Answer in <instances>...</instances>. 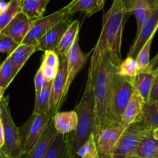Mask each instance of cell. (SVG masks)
I'll return each instance as SVG.
<instances>
[{
    "mask_svg": "<svg viewBox=\"0 0 158 158\" xmlns=\"http://www.w3.org/2000/svg\"><path fill=\"white\" fill-rule=\"evenodd\" d=\"M121 62V59L107 53L97 66L89 68L88 78L92 83L95 100V137L99 132L115 123L111 109L113 75Z\"/></svg>",
    "mask_w": 158,
    "mask_h": 158,
    "instance_id": "cell-1",
    "label": "cell"
},
{
    "mask_svg": "<svg viewBox=\"0 0 158 158\" xmlns=\"http://www.w3.org/2000/svg\"><path fill=\"white\" fill-rule=\"evenodd\" d=\"M127 17L124 0H114L111 7L103 15L102 30L93 51L89 68L97 66L107 53L122 60V35Z\"/></svg>",
    "mask_w": 158,
    "mask_h": 158,
    "instance_id": "cell-2",
    "label": "cell"
},
{
    "mask_svg": "<svg viewBox=\"0 0 158 158\" xmlns=\"http://www.w3.org/2000/svg\"><path fill=\"white\" fill-rule=\"evenodd\" d=\"M77 114V127L73 134L69 135V145L73 157H76L77 151L87 140L88 137L94 134L95 127V100L93 85L87 77L86 87L83 97L75 110Z\"/></svg>",
    "mask_w": 158,
    "mask_h": 158,
    "instance_id": "cell-3",
    "label": "cell"
},
{
    "mask_svg": "<svg viewBox=\"0 0 158 158\" xmlns=\"http://www.w3.org/2000/svg\"><path fill=\"white\" fill-rule=\"evenodd\" d=\"M9 96L3 97L0 102L1 119L4 133V145L2 148L10 158H21L22 148L19 127L12 119L9 108Z\"/></svg>",
    "mask_w": 158,
    "mask_h": 158,
    "instance_id": "cell-4",
    "label": "cell"
},
{
    "mask_svg": "<svg viewBox=\"0 0 158 158\" xmlns=\"http://www.w3.org/2000/svg\"><path fill=\"white\" fill-rule=\"evenodd\" d=\"M134 91V77H121L115 71L113 75L111 97L112 117L115 123H120L123 111Z\"/></svg>",
    "mask_w": 158,
    "mask_h": 158,
    "instance_id": "cell-5",
    "label": "cell"
},
{
    "mask_svg": "<svg viewBox=\"0 0 158 158\" xmlns=\"http://www.w3.org/2000/svg\"><path fill=\"white\" fill-rule=\"evenodd\" d=\"M51 117L47 114H34L19 128L22 154L29 152L36 143L45 128L47 126Z\"/></svg>",
    "mask_w": 158,
    "mask_h": 158,
    "instance_id": "cell-6",
    "label": "cell"
},
{
    "mask_svg": "<svg viewBox=\"0 0 158 158\" xmlns=\"http://www.w3.org/2000/svg\"><path fill=\"white\" fill-rule=\"evenodd\" d=\"M69 17L70 15L69 14V6L67 5L53 13L33 22L31 25L29 32L21 44H37L39 40H41L51 29H52L60 22Z\"/></svg>",
    "mask_w": 158,
    "mask_h": 158,
    "instance_id": "cell-7",
    "label": "cell"
},
{
    "mask_svg": "<svg viewBox=\"0 0 158 158\" xmlns=\"http://www.w3.org/2000/svg\"><path fill=\"white\" fill-rule=\"evenodd\" d=\"M146 130L140 122H136L128 126L120 135L110 154L123 157L135 155L140 140Z\"/></svg>",
    "mask_w": 158,
    "mask_h": 158,
    "instance_id": "cell-8",
    "label": "cell"
},
{
    "mask_svg": "<svg viewBox=\"0 0 158 158\" xmlns=\"http://www.w3.org/2000/svg\"><path fill=\"white\" fill-rule=\"evenodd\" d=\"M91 52L84 53L79 45V38L77 39L66 55V81L63 93V102L66 100L68 91L78 73L87 62Z\"/></svg>",
    "mask_w": 158,
    "mask_h": 158,
    "instance_id": "cell-9",
    "label": "cell"
},
{
    "mask_svg": "<svg viewBox=\"0 0 158 158\" xmlns=\"http://www.w3.org/2000/svg\"><path fill=\"white\" fill-rule=\"evenodd\" d=\"M60 57V66L58 68L56 77L52 82L50 100L47 114L52 118L63 103V93L66 81V56Z\"/></svg>",
    "mask_w": 158,
    "mask_h": 158,
    "instance_id": "cell-10",
    "label": "cell"
},
{
    "mask_svg": "<svg viewBox=\"0 0 158 158\" xmlns=\"http://www.w3.org/2000/svg\"><path fill=\"white\" fill-rule=\"evenodd\" d=\"M125 129L126 127L121 123H114L98 133L95 140L100 157L110 154Z\"/></svg>",
    "mask_w": 158,
    "mask_h": 158,
    "instance_id": "cell-11",
    "label": "cell"
},
{
    "mask_svg": "<svg viewBox=\"0 0 158 158\" xmlns=\"http://www.w3.org/2000/svg\"><path fill=\"white\" fill-rule=\"evenodd\" d=\"M158 29V9L152 10L151 15L138 33L136 35L132 46L127 53V56L136 59L137 54L140 52L145 43L151 37L155 35Z\"/></svg>",
    "mask_w": 158,
    "mask_h": 158,
    "instance_id": "cell-12",
    "label": "cell"
},
{
    "mask_svg": "<svg viewBox=\"0 0 158 158\" xmlns=\"http://www.w3.org/2000/svg\"><path fill=\"white\" fill-rule=\"evenodd\" d=\"M32 23V22L23 12H20L1 31V33L11 37L15 43L20 45L29 32Z\"/></svg>",
    "mask_w": 158,
    "mask_h": 158,
    "instance_id": "cell-13",
    "label": "cell"
},
{
    "mask_svg": "<svg viewBox=\"0 0 158 158\" xmlns=\"http://www.w3.org/2000/svg\"><path fill=\"white\" fill-rule=\"evenodd\" d=\"M72 20L70 18L66 19L51 29L41 40H39L36 46L38 51H55Z\"/></svg>",
    "mask_w": 158,
    "mask_h": 158,
    "instance_id": "cell-14",
    "label": "cell"
},
{
    "mask_svg": "<svg viewBox=\"0 0 158 158\" xmlns=\"http://www.w3.org/2000/svg\"><path fill=\"white\" fill-rule=\"evenodd\" d=\"M56 134L57 132L54 127L53 120L51 118L36 143L29 152L22 154L21 158H43Z\"/></svg>",
    "mask_w": 158,
    "mask_h": 158,
    "instance_id": "cell-15",
    "label": "cell"
},
{
    "mask_svg": "<svg viewBox=\"0 0 158 158\" xmlns=\"http://www.w3.org/2000/svg\"><path fill=\"white\" fill-rule=\"evenodd\" d=\"M144 102L134 89L126 108L121 117V123L125 127H127L132 123L139 122L141 117Z\"/></svg>",
    "mask_w": 158,
    "mask_h": 158,
    "instance_id": "cell-16",
    "label": "cell"
},
{
    "mask_svg": "<svg viewBox=\"0 0 158 158\" xmlns=\"http://www.w3.org/2000/svg\"><path fill=\"white\" fill-rule=\"evenodd\" d=\"M43 158H74L69 145V135L57 133Z\"/></svg>",
    "mask_w": 158,
    "mask_h": 158,
    "instance_id": "cell-17",
    "label": "cell"
},
{
    "mask_svg": "<svg viewBox=\"0 0 158 158\" xmlns=\"http://www.w3.org/2000/svg\"><path fill=\"white\" fill-rule=\"evenodd\" d=\"M52 120L54 127L58 134H68L77 129L78 118L75 110L56 113Z\"/></svg>",
    "mask_w": 158,
    "mask_h": 158,
    "instance_id": "cell-18",
    "label": "cell"
},
{
    "mask_svg": "<svg viewBox=\"0 0 158 158\" xmlns=\"http://www.w3.org/2000/svg\"><path fill=\"white\" fill-rule=\"evenodd\" d=\"M36 51H38L36 44H20L10 55H9L11 62H12V67H13L14 77H16L20 69L26 64L27 60Z\"/></svg>",
    "mask_w": 158,
    "mask_h": 158,
    "instance_id": "cell-19",
    "label": "cell"
},
{
    "mask_svg": "<svg viewBox=\"0 0 158 158\" xmlns=\"http://www.w3.org/2000/svg\"><path fill=\"white\" fill-rule=\"evenodd\" d=\"M80 26V21L74 20L72 21L67 29L65 31L55 50L59 56H66V53L73 46L74 42L77 40V38H79Z\"/></svg>",
    "mask_w": 158,
    "mask_h": 158,
    "instance_id": "cell-20",
    "label": "cell"
},
{
    "mask_svg": "<svg viewBox=\"0 0 158 158\" xmlns=\"http://www.w3.org/2000/svg\"><path fill=\"white\" fill-rule=\"evenodd\" d=\"M135 155L140 158H158V140L153 136V131H144Z\"/></svg>",
    "mask_w": 158,
    "mask_h": 158,
    "instance_id": "cell-21",
    "label": "cell"
},
{
    "mask_svg": "<svg viewBox=\"0 0 158 158\" xmlns=\"http://www.w3.org/2000/svg\"><path fill=\"white\" fill-rule=\"evenodd\" d=\"M154 77V73L148 71L140 72L134 77V89L140 95L144 103H148L149 100Z\"/></svg>",
    "mask_w": 158,
    "mask_h": 158,
    "instance_id": "cell-22",
    "label": "cell"
},
{
    "mask_svg": "<svg viewBox=\"0 0 158 158\" xmlns=\"http://www.w3.org/2000/svg\"><path fill=\"white\" fill-rule=\"evenodd\" d=\"M147 130L154 131L158 128V102L144 103L140 121Z\"/></svg>",
    "mask_w": 158,
    "mask_h": 158,
    "instance_id": "cell-23",
    "label": "cell"
},
{
    "mask_svg": "<svg viewBox=\"0 0 158 158\" xmlns=\"http://www.w3.org/2000/svg\"><path fill=\"white\" fill-rule=\"evenodd\" d=\"M49 2H39L32 0H21L22 12L33 23L43 18Z\"/></svg>",
    "mask_w": 158,
    "mask_h": 158,
    "instance_id": "cell-24",
    "label": "cell"
},
{
    "mask_svg": "<svg viewBox=\"0 0 158 158\" xmlns=\"http://www.w3.org/2000/svg\"><path fill=\"white\" fill-rule=\"evenodd\" d=\"M52 82H48L43 89H41L40 92L35 94V106H34V110L32 114H47V110L49 104V100H50Z\"/></svg>",
    "mask_w": 158,
    "mask_h": 158,
    "instance_id": "cell-25",
    "label": "cell"
},
{
    "mask_svg": "<svg viewBox=\"0 0 158 158\" xmlns=\"http://www.w3.org/2000/svg\"><path fill=\"white\" fill-rule=\"evenodd\" d=\"M68 6L70 16L78 12H85L86 16L97 12V0H72Z\"/></svg>",
    "mask_w": 158,
    "mask_h": 158,
    "instance_id": "cell-26",
    "label": "cell"
},
{
    "mask_svg": "<svg viewBox=\"0 0 158 158\" xmlns=\"http://www.w3.org/2000/svg\"><path fill=\"white\" fill-rule=\"evenodd\" d=\"M20 12H22L21 0H9L6 10L0 15V30H3V29Z\"/></svg>",
    "mask_w": 158,
    "mask_h": 158,
    "instance_id": "cell-27",
    "label": "cell"
},
{
    "mask_svg": "<svg viewBox=\"0 0 158 158\" xmlns=\"http://www.w3.org/2000/svg\"><path fill=\"white\" fill-rule=\"evenodd\" d=\"M76 157L80 158H100L94 134H91L88 137L87 140L77 150Z\"/></svg>",
    "mask_w": 158,
    "mask_h": 158,
    "instance_id": "cell-28",
    "label": "cell"
},
{
    "mask_svg": "<svg viewBox=\"0 0 158 158\" xmlns=\"http://www.w3.org/2000/svg\"><path fill=\"white\" fill-rule=\"evenodd\" d=\"M140 73L138 64L136 59L132 57L127 56L125 60H122L118 69L117 70V74L125 77H136Z\"/></svg>",
    "mask_w": 158,
    "mask_h": 158,
    "instance_id": "cell-29",
    "label": "cell"
},
{
    "mask_svg": "<svg viewBox=\"0 0 158 158\" xmlns=\"http://www.w3.org/2000/svg\"><path fill=\"white\" fill-rule=\"evenodd\" d=\"M13 67L10 58L8 56L1 65L0 69V86L4 89H7L12 80H14Z\"/></svg>",
    "mask_w": 158,
    "mask_h": 158,
    "instance_id": "cell-30",
    "label": "cell"
},
{
    "mask_svg": "<svg viewBox=\"0 0 158 158\" xmlns=\"http://www.w3.org/2000/svg\"><path fill=\"white\" fill-rule=\"evenodd\" d=\"M154 38V35H153L148 40V41L145 43L144 46L142 47V49H140V52L137 54V57H136V60H137V64H138L140 72H145L149 66L150 62H151V60H150L151 48Z\"/></svg>",
    "mask_w": 158,
    "mask_h": 158,
    "instance_id": "cell-31",
    "label": "cell"
},
{
    "mask_svg": "<svg viewBox=\"0 0 158 158\" xmlns=\"http://www.w3.org/2000/svg\"><path fill=\"white\" fill-rule=\"evenodd\" d=\"M18 46V43H15L11 37L0 33V52H6L9 56Z\"/></svg>",
    "mask_w": 158,
    "mask_h": 158,
    "instance_id": "cell-32",
    "label": "cell"
},
{
    "mask_svg": "<svg viewBox=\"0 0 158 158\" xmlns=\"http://www.w3.org/2000/svg\"><path fill=\"white\" fill-rule=\"evenodd\" d=\"M41 65L58 69L60 66V57L55 51H45Z\"/></svg>",
    "mask_w": 158,
    "mask_h": 158,
    "instance_id": "cell-33",
    "label": "cell"
},
{
    "mask_svg": "<svg viewBox=\"0 0 158 158\" xmlns=\"http://www.w3.org/2000/svg\"><path fill=\"white\" fill-rule=\"evenodd\" d=\"M47 83L48 82L45 79L44 75L43 73V71L40 68L38 69V71H37L36 73H35V77H34V86H35V94L40 92L41 89H43Z\"/></svg>",
    "mask_w": 158,
    "mask_h": 158,
    "instance_id": "cell-34",
    "label": "cell"
},
{
    "mask_svg": "<svg viewBox=\"0 0 158 158\" xmlns=\"http://www.w3.org/2000/svg\"><path fill=\"white\" fill-rule=\"evenodd\" d=\"M148 102H158V70L154 73V80Z\"/></svg>",
    "mask_w": 158,
    "mask_h": 158,
    "instance_id": "cell-35",
    "label": "cell"
},
{
    "mask_svg": "<svg viewBox=\"0 0 158 158\" xmlns=\"http://www.w3.org/2000/svg\"><path fill=\"white\" fill-rule=\"evenodd\" d=\"M40 68L43 71V73L44 75L45 79H46L47 82H52L55 79V77H56L58 69L48 67V66H43V65H40Z\"/></svg>",
    "mask_w": 158,
    "mask_h": 158,
    "instance_id": "cell-36",
    "label": "cell"
},
{
    "mask_svg": "<svg viewBox=\"0 0 158 158\" xmlns=\"http://www.w3.org/2000/svg\"><path fill=\"white\" fill-rule=\"evenodd\" d=\"M157 70H158V52L155 55V56L151 60L149 66H148V69H147V71H148V72H151L153 73H154Z\"/></svg>",
    "mask_w": 158,
    "mask_h": 158,
    "instance_id": "cell-37",
    "label": "cell"
},
{
    "mask_svg": "<svg viewBox=\"0 0 158 158\" xmlns=\"http://www.w3.org/2000/svg\"><path fill=\"white\" fill-rule=\"evenodd\" d=\"M4 145V133H3V126L2 120L0 119V148H2Z\"/></svg>",
    "mask_w": 158,
    "mask_h": 158,
    "instance_id": "cell-38",
    "label": "cell"
},
{
    "mask_svg": "<svg viewBox=\"0 0 158 158\" xmlns=\"http://www.w3.org/2000/svg\"><path fill=\"white\" fill-rule=\"evenodd\" d=\"M8 7V2L5 0H0V15L6 10Z\"/></svg>",
    "mask_w": 158,
    "mask_h": 158,
    "instance_id": "cell-39",
    "label": "cell"
},
{
    "mask_svg": "<svg viewBox=\"0 0 158 158\" xmlns=\"http://www.w3.org/2000/svg\"><path fill=\"white\" fill-rule=\"evenodd\" d=\"M105 2H106V0H97V12L103 9Z\"/></svg>",
    "mask_w": 158,
    "mask_h": 158,
    "instance_id": "cell-40",
    "label": "cell"
},
{
    "mask_svg": "<svg viewBox=\"0 0 158 158\" xmlns=\"http://www.w3.org/2000/svg\"><path fill=\"white\" fill-rule=\"evenodd\" d=\"M147 2L153 9H158V0H147Z\"/></svg>",
    "mask_w": 158,
    "mask_h": 158,
    "instance_id": "cell-41",
    "label": "cell"
},
{
    "mask_svg": "<svg viewBox=\"0 0 158 158\" xmlns=\"http://www.w3.org/2000/svg\"><path fill=\"white\" fill-rule=\"evenodd\" d=\"M0 158H10V157H9V156L4 152L2 148H0Z\"/></svg>",
    "mask_w": 158,
    "mask_h": 158,
    "instance_id": "cell-42",
    "label": "cell"
},
{
    "mask_svg": "<svg viewBox=\"0 0 158 158\" xmlns=\"http://www.w3.org/2000/svg\"><path fill=\"white\" fill-rule=\"evenodd\" d=\"M100 158H125L123 157H121V156H117V155H113V154H109V155L104 156L103 157Z\"/></svg>",
    "mask_w": 158,
    "mask_h": 158,
    "instance_id": "cell-43",
    "label": "cell"
},
{
    "mask_svg": "<svg viewBox=\"0 0 158 158\" xmlns=\"http://www.w3.org/2000/svg\"><path fill=\"white\" fill-rule=\"evenodd\" d=\"M153 136H154V137L156 140H158V128L153 131Z\"/></svg>",
    "mask_w": 158,
    "mask_h": 158,
    "instance_id": "cell-44",
    "label": "cell"
},
{
    "mask_svg": "<svg viewBox=\"0 0 158 158\" xmlns=\"http://www.w3.org/2000/svg\"><path fill=\"white\" fill-rule=\"evenodd\" d=\"M5 90H6V89H4L2 86H0V102H1L2 99L3 98V94H4Z\"/></svg>",
    "mask_w": 158,
    "mask_h": 158,
    "instance_id": "cell-45",
    "label": "cell"
},
{
    "mask_svg": "<svg viewBox=\"0 0 158 158\" xmlns=\"http://www.w3.org/2000/svg\"><path fill=\"white\" fill-rule=\"evenodd\" d=\"M125 158H140V157H139L137 155H131V156H128V157H126Z\"/></svg>",
    "mask_w": 158,
    "mask_h": 158,
    "instance_id": "cell-46",
    "label": "cell"
},
{
    "mask_svg": "<svg viewBox=\"0 0 158 158\" xmlns=\"http://www.w3.org/2000/svg\"><path fill=\"white\" fill-rule=\"evenodd\" d=\"M32 1L39 2H49V1H48V0H32Z\"/></svg>",
    "mask_w": 158,
    "mask_h": 158,
    "instance_id": "cell-47",
    "label": "cell"
},
{
    "mask_svg": "<svg viewBox=\"0 0 158 158\" xmlns=\"http://www.w3.org/2000/svg\"><path fill=\"white\" fill-rule=\"evenodd\" d=\"M0 117H1V108H0Z\"/></svg>",
    "mask_w": 158,
    "mask_h": 158,
    "instance_id": "cell-48",
    "label": "cell"
},
{
    "mask_svg": "<svg viewBox=\"0 0 158 158\" xmlns=\"http://www.w3.org/2000/svg\"><path fill=\"white\" fill-rule=\"evenodd\" d=\"M0 69H1V65H0Z\"/></svg>",
    "mask_w": 158,
    "mask_h": 158,
    "instance_id": "cell-49",
    "label": "cell"
},
{
    "mask_svg": "<svg viewBox=\"0 0 158 158\" xmlns=\"http://www.w3.org/2000/svg\"><path fill=\"white\" fill-rule=\"evenodd\" d=\"M0 33H1V30H0Z\"/></svg>",
    "mask_w": 158,
    "mask_h": 158,
    "instance_id": "cell-50",
    "label": "cell"
},
{
    "mask_svg": "<svg viewBox=\"0 0 158 158\" xmlns=\"http://www.w3.org/2000/svg\"><path fill=\"white\" fill-rule=\"evenodd\" d=\"M48 1H49V0H48Z\"/></svg>",
    "mask_w": 158,
    "mask_h": 158,
    "instance_id": "cell-51",
    "label": "cell"
}]
</instances>
